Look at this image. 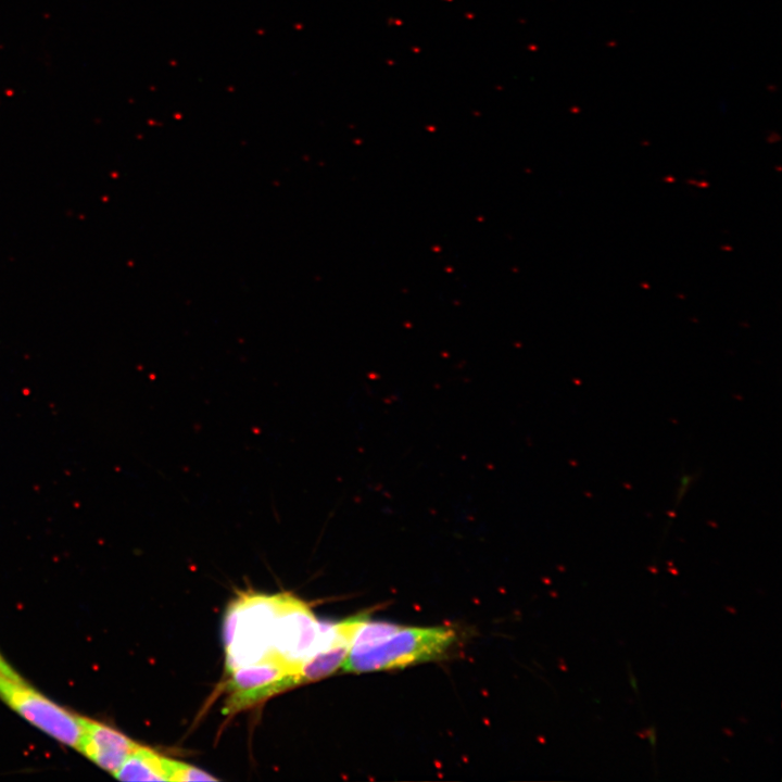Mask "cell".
Returning a JSON list of instances; mask_svg holds the SVG:
<instances>
[{
    "label": "cell",
    "mask_w": 782,
    "mask_h": 782,
    "mask_svg": "<svg viewBox=\"0 0 782 782\" xmlns=\"http://www.w3.org/2000/svg\"><path fill=\"white\" fill-rule=\"evenodd\" d=\"M276 607L277 594L243 593L230 604L224 623L228 672L272 655Z\"/></svg>",
    "instance_id": "obj_1"
},
{
    "label": "cell",
    "mask_w": 782,
    "mask_h": 782,
    "mask_svg": "<svg viewBox=\"0 0 782 782\" xmlns=\"http://www.w3.org/2000/svg\"><path fill=\"white\" fill-rule=\"evenodd\" d=\"M456 634L446 627H403L389 636L363 648L350 649L342 665L348 672H370L403 668L441 657Z\"/></svg>",
    "instance_id": "obj_2"
},
{
    "label": "cell",
    "mask_w": 782,
    "mask_h": 782,
    "mask_svg": "<svg viewBox=\"0 0 782 782\" xmlns=\"http://www.w3.org/2000/svg\"><path fill=\"white\" fill-rule=\"evenodd\" d=\"M321 633L312 609L290 593L277 594L273 651L268 658L299 671L316 651Z\"/></svg>",
    "instance_id": "obj_3"
},
{
    "label": "cell",
    "mask_w": 782,
    "mask_h": 782,
    "mask_svg": "<svg viewBox=\"0 0 782 782\" xmlns=\"http://www.w3.org/2000/svg\"><path fill=\"white\" fill-rule=\"evenodd\" d=\"M0 698L54 740L74 748L78 747L81 734L80 716L52 702L23 679L0 674Z\"/></svg>",
    "instance_id": "obj_4"
},
{
    "label": "cell",
    "mask_w": 782,
    "mask_h": 782,
    "mask_svg": "<svg viewBox=\"0 0 782 782\" xmlns=\"http://www.w3.org/2000/svg\"><path fill=\"white\" fill-rule=\"evenodd\" d=\"M230 673L226 682L227 714L238 712L301 684L299 671L272 658L240 667Z\"/></svg>",
    "instance_id": "obj_5"
},
{
    "label": "cell",
    "mask_w": 782,
    "mask_h": 782,
    "mask_svg": "<svg viewBox=\"0 0 782 782\" xmlns=\"http://www.w3.org/2000/svg\"><path fill=\"white\" fill-rule=\"evenodd\" d=\"M81 734L77 749L92 762L114 774L139 745L118 730L80 716Z\"/></svg>",
    "instance_id": "obj_6"
},
{
    "label": "cell",
    "mask_w": 782,
    "mask_h": 782,
    "mask_svg": "<svg viewBox=\"0 0 782 782\" xmlns=\"http://www.w3.org/2000/svg\"><path fill=\"white\" fill-rule=\"evenodd\" d=\"M164 758L138 745L113 775L122 781H167Z\"/></svg>",
    "instance_id": "obj_7"
},
{
    "label": "cell",
    "mask_w": 782,
    "mask_h": 782,
    "mask_svg": "<svg viewBox=\"0 0 782 782\" xmlns=\"http://www.w3.org/2000/svg\"><path fill=\"white\" fill-rule=\"evenodd\" d=\"M352 640L342 638L315 652L300 667L301 683L320 680L342 668Z\"/></svg>",
    "instance_id": "obj_8"
},
{
    "label": "cell",
    "mask_w": 782,
    "mask_h": 782,
    "mask_svg": "<svg viewBox=\"0 0 782 782\" xmlns=\"http://www.w3.org/2000/svg\"><path fill=\"white\" fill-rule=\"evenodd\" d=\"M164 764L167 781H216V778L191 765L166 757L164 758Z\"/></svg>",
    "instance_id": "obj_9"
},
{
    "label": "cell",
    "mask_w": 782,
    "mask_h": 782,
    "mask_svg": "<svg viewBox=\"0 0 782 782\" xmlns=\"http://www.w3.org/2000/svg\"><path fill=\"white\" fill-rule=\"evenodd\" d=\"M0 674L11 679H22L15 670L7 663V660L0 654Z\"/></svg>",
    "instance_id": "obj_10"
}]
</instances>
